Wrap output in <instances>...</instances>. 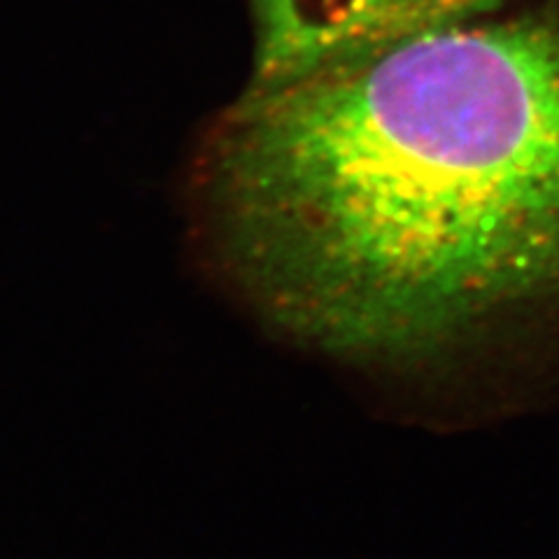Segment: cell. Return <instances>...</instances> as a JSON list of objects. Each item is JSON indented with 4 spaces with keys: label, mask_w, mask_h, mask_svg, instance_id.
<instances>
[{
    "label": "cell",
    "mask_w": 559,
    "mask_h": 559,
    "mask_svg": "<svg viewBox=\"0 0 559 559\" xmlns=\"http://www.w3.org/2000/svg\"><path fill=\"white\" fill-rule=\"evenodd\" d=\"M194 197L245 299L341 361L441 373L559 334V0L248 84Z\"/></svg>",
    "instance_id": "cell-1"
},
{
    "label": "cell",
    "mask_w": 559,
    "mask_h": 559,
    "mask_svg": "<svg viewBox=\"0 0 559 559\" xmlns=\"http://www.w3.org/2000/svg\"><path fill=\"white\" fill-rule=\"evenodd\" d=\"M515 3L520 0H250V84H280L357 61Z\"/></svg>",
    "instance_id": "cell-2"
}]
</instances>
